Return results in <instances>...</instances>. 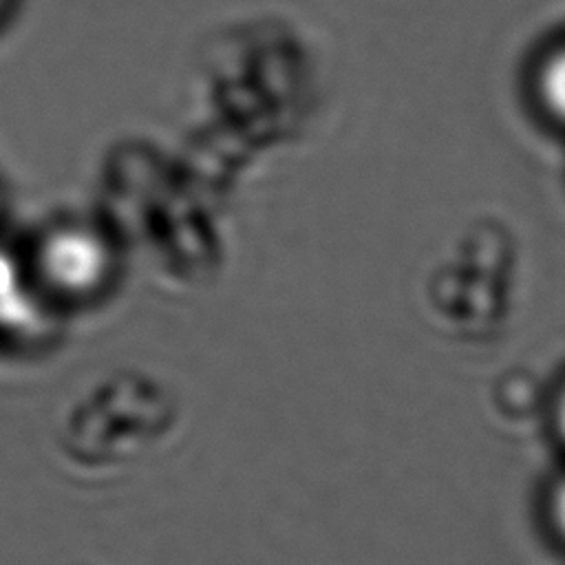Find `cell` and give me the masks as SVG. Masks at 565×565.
I'll use <instances>...</instances> for the list:
<instances>
[{"label": "cell", "mask_w": 565, "mask_h": 565, "mask_svg": "<svg viewBox=\"0 0 565 565\" xmlns=\"http://www.w3.org/2000/svg\"><path fill=\"white\" fill-rule=\"evenodd\" d=\"M536 95L545 113L565 126V44L556 46L539 66Z\"/></svg>", "instance_id": "1"}, {"label": "cell", "mask_w": 565, "mask_h": 565, "mask_svg": "<svg viewBox=\"0 0 565 565\" xmlns=\"http://www.w3.org/2000/svg\"><path fill=\"white\" fill-rule=\"evenodd\" d=\"M550 519L554 523V530L565 539V477L552 490Z\"/></svg>", "instance_id": "2"}, {"label": "cell", "mask_w": 565, "mask_h": 565, "mask_svg": "<svg viewBox=\"0 0 565 565\" xmlns=\"http://www.w3.org/2000/svg\"><path fill=\"white\" fill-rule=\"evenodd\" d=\"M556 426H558V433H561V437L565 441V386H563V391H561V395L556 399Z\"/></svg>", "instance_id": "3"}, {"label": "cell", "mask_w": 565, "mask_h": 565, "mask_svg": "<svg viewBox=\"0 0 565 565\" xmlns=\"http://www.w3.org/2000/svg\"><path fill=\"white\" fill-rule=\"evenodd\" d=\"M11 4L13 0H0V22L7 18V13L11 11Z\"/></svg>", "instance_id": "4"}]
</instances>
